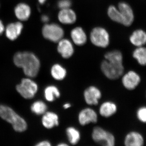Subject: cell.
<instances>
[{
  "label": "cell",
  "instance_id": "2",
  "mask_svg": "<svg viewBox=\"0 0 146 146\" xmlns=\"http://www.w3.org/2000/svg\"><path fill=\"white\" fill-rule=\"evenodd\" d=\"M0 117L12 125L14 130L23 132L26 130V122L12 108L5 105H0Z\"/></svg>",
  "mask_w": 146,
  "mask_h": 146
},
{
  "label": "cell",
  "instance_id": "32",
  "mask_svg": "<svg viewBox=\"0 0 146 146\" xmlns=\"http://www.w3.org/2000/svg\"><path fill=\"white\" fill-rule=\"evenodd\" d=\"M5 30L4 26L2 22L0 20V35H1Z\"/></svg>",
  "mask_w": 146,
  "mask_h": 146
},
{
  "label": "cell",
  "instance_id": "3",
  "mask_svg": "<svg viewBox=\"0 0 146 146\" xmlns=\"http://www.w3.org/2000/svg\"><path fill=\"white\" fill-rule=\"evenodd\" d=\"M100 70L106 78L111 80H117L123 75L125 68L122 60H103L100 65Z\"/></svg>",
  "mask_w": 146,
  "mask_h": 146
},
{
  "label": "cell",
  "instance_id": "21",
  "mask_svg": "<svg viewBox=\"0 0 146 146\" xmlns=\"http://www.w3.org/2000/svg\"><path fill=\"white\" fill-rule=\"evenodd\" d=\"M50 74L52 78L55 80L61 81L66 78L68 75V71L61 64L56 63L51 68Z\"/></svg>",
  "mask_w": 146,
  "mask_h": 146
},
{
  "label": "cell",
  "instance_id": "29",
  "mask_svg": "<svg viewBox=\"0 0 146 146\" xmlns=\"http://www.w3.org/2000/svg\"><path fill=\"white\" fill-rule=\"evenodd\" d=\"M52 145L50 142L48 141H44L38 143L36 146H51Z\"/></svg>",
  "mask_w": 146,
  "mask_h": 146
},
{
  "label": "cell",
  "instance_id": "4",
  "mask_svg": "<svg viewBox=\"0 0 146 146\" xmlns=\"http://www.w3.org/2000/svg\"><path fill=\"white\" fill-rule=\"evenodd\" d=\"M91 138L95 143L103 146H115L116 138L114 134L104 128L96 126L91 132Z\"/></svg>",
  "mask_w": 146,
  "mask_h": 146
},
{
  "label": "cell",
  "instance_id": "18",
  "mask_svg": "<svg viewBox=\"0 0 146 146\" xmlns=\"http://www.w3.org/2000/svg\"><path fill=\"white\" fill-rule=\"evenodd\" d=\"M129 40L136 47L144 46L146 44V32L141 29L134 31L130 35Z\"/></svg>",
  "mask_w": 146,
  "mask_h": 146
},
{
  "label": "cell",
  "instance_id": "5",
  "mask_svg": "<svg viewBox=\"0 0 146 146\" xmlns=\"http://www.w3.org/2000/svg\"><path fill=\"white\" fill-rule=\"evenodd\" d=\"M90 40L92 44L100 48H106L109 44L110 36L108 33L103 28L97 27L91 31Z\"/></svg>",
  "mask_w": 146,
  "mask_h": 146
},
{
  "label": "cell",
  "instance_id": "16",
  "mask_svg": "<svg viewBox=\"0 0 146 146\" xmlns=\"http://www.w3.org/2000/svg\"><path fill=\"white\" fill-rule=\"evenodd\" d=\"M58 20L64 25H71L75 23L77 17L75 12L70 8L61 9L58 16Z\"/></svg>",
  "mask_w": 146,
  "mask_h": 146
},
{
  "label": "cell",
  "instance_id": "25",
  "mask_svg": "<svg viewBox=\"0 0 146 146\" xmlns=\"http://www.w3.org/2000/svg\"><path fill=\"white\" fill-rule=\"evenodd\" d=\"M108 14L112 21L123 25V19L121 13L119 9L115 6L111 5L109 7L108 10Z\"/></svg>",
  "mask_w": 146,
  "mask_h": 146
},
{
  "label": "cell",
  "instance_id": "9",
  "mask_svg": "<svg viewBox=\"0 0 146 146\" xmlns=\"http://www.w3.org/2000/svg\"><path fill=\"white\" fill-rule=\"evenodd\" d=\"M98 120V113L91 107L85 108L81 110L78 115L79 124L82 126H85L89 124L96 123Z\"/></svg>",
  "mask_w": 146,
  "mask_h": 146
},
{
  "label": "cell",
  "instance_id": "31",
  "mask_svg": "<svg viewBox=\"0 0 146 146\" xmlns=\"http://www.w3.org/2000/svg\"><path fill=\"white\" fill-rule=\"evenodd\" d=\"M41 20L44 23H47L49 21V18L46 15H43L42 16Z\"/></svg>",
  "mask_w": 146,
  "mask_h": 146
},
{
  "label": "cell",
  "instance_id": "23",
  "mask_svg": "<svg viewBox=\"0 0 146 146\" xmlns=\"http://www.w3.org/2000/svg\"><path fill=\"white\" fill-rule=\"evenodd\" d=\"M44 96L47 101L52 102L61 96V93L57 86L54 85H49L46 87L44 91Z\"/></svg>",
  "mask_w": 146,
  "mask_h": 146
},
{
  "label": "cell",
  "instance_id": "6",
  "mask_svg": "<svg viewBox=\"0 0 146 146\" xmlns=\"http://www.w3.org/2000/svg\"><path fill=\"white\" fill-rule=\"evenodd\" d=\"M42 34L46 39L57 42L63 39L64 35L63 29L56 24H47L42 28Z\"/></svg>",
  "mask_w": 146,
  "mask_h": 146
},
{
  "label": "cell",
  "instance_id": "22",
  "mask_svg": "<svg viewBox=\"0 0 146 146\" xmlns=\"http://www.w3.org/2000/svg\"><path fill=\"white\" fill-rule=\"evenodd\" d=\"M16 17L21 21L28 20L31 13V9L28 5L21 3L18 5L14 9Z\"/></svg>",
  "mask_w": 146,
  "mask_h": 146
},
{
  "label": "cell",
  "instance_id": "11",
  "mask_svg": "<svg viewBox=\"0 0 146 146\" xmlns=\"http://www.w3.org/2000/svg\"><path fill=\"white\" fill-rule=\"evenodd\" d=\"M118 9L121 13L123 19V25L125 26H130L133 23L134 16L133 11L127 3L122 2L118 5Z\"/></svg>",
  "mask_w": 146,
  "mask_h": 146
},
{
  "label": "cell",
  "instance_id": "20",
  "mask_svg": "<svg viewBox=\"0 0 146 146\" xmlns=\"http://www.w3.org/2000/svg\"><path fill=\"white\" fill-rule=\"evenodd\" d=\"M71 36L73 42L78 46L84 45L87 41V36L84 30L80 27H77L72 30Z\"/></svg>",
  "mask_w": 146,
  "mask_h": 146
},
{
  "label": "cell",
  "instance_id": "28",
  "mask_svg": "<svg viewBox=\"0 0 146 146\" xmlns=\"http://www.w3.org/2000/svg\"><path fill=\"white\" fill-rule=\"evenodd\" d=\"M72 5L70 0H60L58 3V7L60 9L70 8Z\"/></svg>",
  "mask_w": 146,
  "mask_h": 146
},
{
  "label": "cell",
  "instance_id": "35",
  "mask_svg": "<svg viewBox=\"0 0 146 146\" xmlns=\"http://www.w3.org/2000/svg\"></svg>",
  "mask_w": 146,
  "mask_h": 146
},
{
  "label": "cell",
  "instance_id": "12",
  "mask_svg": "<svg viewBox=\"0 0 146 146\" xmlns=\"http://www.w3.org/2000/svg\"><path fill=\"white\" fill-rule=\"evenodd\" d=\"M58 52L65 59H68L72 56L74 52V46L69 39H62L58 42Z\"/></svg>",
  "mask_w": 146,
  "mask_h": 146
},
{
  "label": "cell",
  "instance_id": "14",
  "mask_svg": "<svg viewBox=\"0 0 146 146\" xmlns=\"http://www.w3.org/2000/svg\"><path fill=\"white\" fill-rule=\"evenodd\" d=\"M118 110L117 104L112 101L103 102L100 106L98 112L100 115L104 118H108L115 115Z\"/></svg>",
  "mask_w": 146,
  "mask_h": 146
},
{
  "label": "cell",
  "instance_id": "8",
  "mask_svg": "<svg viewBox=\"0 0 146 146\" xmlns=\"http://www.w3.org/2000/svg\"><path fill=\"white\" fill-rule=\"evenodd\" d=\"M83 96L86 104L89 106H96L99 103L102 94L98 87L95 85H91L85 89Z\"/></svg>",
  "mask_w": 146,
  "mask_h": 146
},
{
  "label": "cell",
  "instance_id": "7",
  "mask_svg": "<svg viewBox=\"0 0 146 146\" xmlns=\"http://www.w3.org/2000/svg\"><path fill=\"white\" fill-rule=\"evenodd\" d=\"M16 90L22 97L27 99L32 98L38 90L37 84L30 79L24 78L16 86Z\"/></svg>",
  "mask_w": 146,
  "mask_h": 146
},
{
  "label": "cell",
  "instance_id": "10",
  "mask_svg": "<svg viewBox=\"0 0 146 146\" xmlns=\"http://www.w3.org/2000/svg\"><path fill=\"white\" fill-rule=\"evenodd\" d=\"M121 83L124 87L129 91L136 89L141 82L139 74L133 70H129L121 76Z\"/></svg>",
  "mask_w": 146,
  "mask_h": 146
},
{
  "label": "cell",
  "instance_id": "17",
  "mask_svg": "<svg viewBox=\"0 0 146 146\" xmlns=\"http://www.w3.org/2000/svg\"><path fill=\"white\" fill-rule=\"evenodd\" d=\"M23 28V26L20 22L9 24L5 29L6 36L11 40H15L21 34Z\"/></svg>",
  "mask_w": 146,
  "mask_h": 146
},
{
  "label": "cell",
  "instance_id": "1",
  "mask_svg": "<svg viewBox=\"0 0 146 146\" xmlns=\"http://www.w3.org/2000/svg\"><path fill=\"white\" fill-rule=\"evenodd\" d=\"M14 64L22 68L26 75L35 77L38 74L40 68L39 59L34 54L28 52L17 53L13 57Z\"/></svg>",
  "mask_w": 146,
  "mask_h": 146
},
{
  "label": "cell",
  "instance_id": "30",
  "mask_svg": "<svg viewBox=\"0 0 146 146\" xmlns=\"http://www.w3.org/2000/svg\"><path fill=\"white\" fill-rule=\"evenodd\" d=\"M72 106V104H71L70 103L66 102L63 104L62 107H63V108L64 110H68Z\"/></svg>",
  "mask_w": 146,
  "mask_h": 146
},
{
  "label": "cell",
  "instance_id": "33",
  "mask_svg": "<svg viewBox=\"0 0 146 146\" xmlns=\"http://www.w3.org/2000/svg\"><path fill=\"white\" fill-rule=\"evenodd\" d=\"M69 146V144L65 143V142H61L57 145V146Z\"/></svg>",
  "mask_w": 146,
  "mask_h": 146
},
{
  "label": "cell",
  "instance_id": "13",
  "mask_svg": "<svg viewBox=\"0 0 146 146\" xmlns=\"http://www.w3.org/2000/svg\"><path fill=\"white\" fill-rule=\"evenodd\" d=\"M123 143L125 146H142L145 143V139L140 132L132 131L125 135Z\"/></svg>",
  "mask_w": 146,
  "mask_h": 146
},
{
  "label": "cell",
  "instance_id": "34",
  "mask_svg": "<svg viewBox=\"0 0 146 146\" xmlns=\"http://www.w3.org/2000/svg\"><path fill=\"white\" fill-rule=\"evenodd\" d=\"M46 1V0H38V1H39V3L41 4H43Z\"/></svg>",
  "mask_w": 146,
  "mask_h": 146
},
{
  "label": "cell",
  "instance_id": "24",
  "mask_svg": "<svg viewBox=\"0 0 146 146\" xmlns=\"http://www.w3.org/2000/svg\"><path fill=\"white\" fill-rule=\"evenodd\" d=\"M132 56L139 65H146V47L144 46L137 47L133 51Z\"/></svg>",
  "mask_w": 146,
  "mask_h": 146
},
{
  "label": "cell",
  "instance_id": "19",
  "mask_svg": "<svg viewBox=\"0 0 146 146\" xmlns=\"http://www.w3.org/2000/svg\"><path fill=\"white\" fill-rule=\"evenodd\" d=\"M65 134L69 143L72 145H76L79 143L81 138L80 131L75 127L70 126L66 128Z\"/></svg>",
  "mask_w": 146,
  "mask_h": 146
},
{
  "label": "cell",
  "instance_id": "27",
  "mask_svg": "<svg viewBox=\"0 0 146 146\" xmlns=\"http://www.w3.org/2000/svg\"><path fill=\"white\" fill-rule=\"evenodd\" d=\"M136 115L139 121L146 123V106L139 108L136 111Z\"/></svg>",
  "mask_w": 146,
  "mask_h": 146
},
{
  "label": "cell",
  "instance_id": "15",
  "mask_svg": "<svg viewBox=\"0 0 146 146\" xmlns=\"http://www.w3.org/2000/svg\"><path fill=\"white\" fill-rule=\"evenodd\" d=\"M42 123L44 127L48 129H51L58 126L59 123L58 115L53 112H46L43 115L42 119Z\"/></svg>",
  "mask_w": 146,
  "mask_h": 146
},
{
  "label": "cell",
  "instance_id": "26",
  "mask_svg": "<svg viewBox=\"0 0 146 146\" xmlns=\"http://www.w3.org/2000/svg\"><path fill=\"white\" fill-rule=\"evenodd\" d=\"M48 107L46 104L42 101H38L34 102L31 106L32 111L37 115H44L47 112Z\"/></svg>",
  "mask_w": 146,
  "mask_h": 146
}]
</instances>
